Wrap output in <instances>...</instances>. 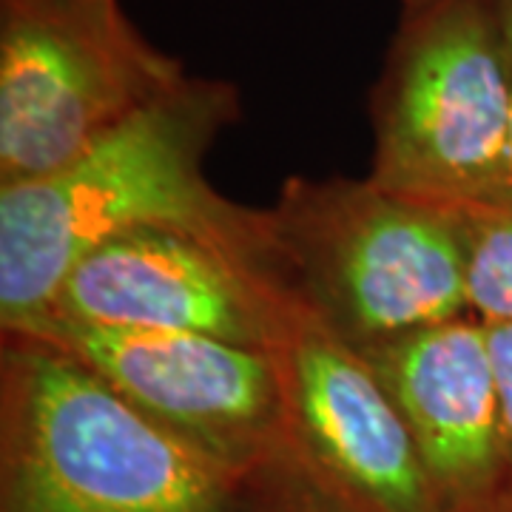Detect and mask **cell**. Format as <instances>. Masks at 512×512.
Returning <instances> with one entry per match:
<instances>
[{
	"label": "cell",
	"instance_id": "8",
	"mask_svg": "<svg viewBox=\"0 0 512 512\" xmlns=\"http://www.w3.org/2000/svg\"><path fill=\"white\" fill-rule=\"evenodd\" d=\"M254 234L256 211L237 242L174 225L123 231L74 262L46 316L109 328L205 333L265 348L268 328L245 262Z\"/></svg>",
	"mask_w": 512,
	"mask_h": 512
},
{
	"label": "cell",
	"instance_id": "2",
	"mask_svg": "<svg viewBox=\"0 0 512 512\" xmlns=\"http://www.w3.org/2000/svg\"><path fill=\"white\" fill-rule=\"evenodd\" d=\"M254 470L165 430L55 345L3 333L0 512H251Z\"/></svg>",
	"mask_w": 512,
	"mask_h": 512
},
{
	"label": "cell",
	"instance_id": "6",
	"mask_svg": "<svg viewBox=\"0 0 512 512\" xmlns=\"http://www.w3.org/2000/svg\"><path fill=\"white\" fill-rule=\"evenodd\" d=\"M282 390L285 444L350 512H439L399 407L359 350L293 288L259 234L245 251Z\"/></svg>",
	"mask_w": 512,
	"mask_h": 512
},
{
	"label": "cell",
	"instance_id": "7",
	"mask_svg": "<svg viewBox=\"0 0 512 512\" xmlns=\"http://www.w3.org/2000/svg\"><path fill=\"white\" fill-rule=\"evenodd\" d=\"M23 333L74 356L131 407L231 467L254 470L285 447L282 390L265 348L63 316Z\"/></svg>",
	"mask_w": 512,
	"mask_h": 512
},
{
	"label": "cell",
	"instance_id": "5",
	"mask_svg": "<svg viewBox=\"0 0 512 512\" xmlns=\"http://www.w3.org/2000/svg\"><path fill=\"white\" fill-rule=\"evenodd\" d=\"M185 77L120 0H0V185L72 163Z\"/></svg>",
	"mask_w": 512,
	"mask_h": 512
},
{
	"label": "cell",
	"instance_id": "1",
	"mask_svg": "<svg viewBox=\"0 0 512 512\" xmlns=\"http://www.w3.org/2000/svg\"><path fill=\"white\" fill-rule=\"evenodd\" d=\"M237 117V86L188 74L72 163L0 185L3 333L46 319L74 262L123 231L174 225L237 242L254 211L222 200L202 171L211 143Z\"/></svg>",
	"mask_w": 512,
	"mask_h": 512
},
{
	"label": "cell",
	"instance_id": "14",
	"mask_svg": "<svg viewBox=\"0 0 512 512\" xmlns=\"http://www.w3.org/2000/svg\"><path fill=\"white\" fill-rule=\"evenodd\" d=\"M495 512H512V484H510V490L504 493V498L498 501V507H495Z\"/></svg>",
	"mask_w": 512,
	"mask_h": 512
},
{
	"label": "cell",
	"instance_id": "13",
	"mask_svg": "<svg viewBox=\"0 0 512 512\" xmlns=\"http://www.w3.org/2000/svg\"><path fill=\"white\" fill-rule=\"evenodd\" d=\"M495 20L504 40V57H507V77H510V160H512V0H490Z\"/></svg>",
	"mask_w": 512,
	"mask_h": 512
},
{
	"label": "cell",
	"instance_id": "10",
	"mask_svg": "<svg viewBox=\"0 0 512 512\" xmlns=\"http://www.w3.org/2000/svg\"><path fill=\"white\" fill-rule=\"evenodd\" d=\"M456 222L467 311L484 325H512V200L450 208Z\"/></svg>",
	"mask_w": 512,
	"mask_h": 512
},
{
	"label": "cell",
	"instance_id": "3",
	"mask_svg": "<svg viewBox=\"0 0 512 512\" xmlns=\"http://www.w3.org/2000/svg\"><path fill=\"white\" fill-rule=\"evenodd\" d=\"M367 180L444 208L512 200L510 77L490 0H399Z\"/></svg>",
	"mask_w": 512,
	"mask_h": 512
},
{
	"label": "cell",
	"instance_id": "4",
	"mask_svg": "<svg viewBox=\"0 0 512 512\" xmlns=\"http://www.w3.org/2000/svg\"><path fill=\"white\" fill-rule=\"evenodd\" d=\"M259 214L282 274L353 348L470 313L461 242L444 205L367 177H293Z\"/></svg>",
	"mask_w": 512,
	"mask_h": 512
},
{
	"label": "cell",
	"instance_id": "12",
	"mask_svg": "<svg viewBox=\"0 0 512 512\" xmlns=\"http://www.w3.org/2000/svg\"><path fill=\"white\" fill-rule=\"evenodd\" d=\"M487 333V350L493 362L495 390H498V407H501V430L512 467V325H484Z\"/></svg>",
	"mask_w": 512,
	"mask_h": 512
},
{
	"label": "cell",
	"instance_id": "11",
	"mask_svg": "<svg viewBox=\"0 0 512 512\" xmlns=\"http://www.w3.org/2000/svg\"><path fill=\"white\" fill-rule=\"evenodd\" d=\"M251 512H350L296 461L288 444L262 461L251 481Z\"/></svg>",
	"mask_w": 512,
	"mask_h": 512
},
{
	"label": "cell",
	"instance_id": "9",
	"mask_svg": "<svg viewBox=\"0 0 512 512\" xmlns=\"http://www.w3.org/2000/svg\"><path fill=\"white\" fill-rule=\"evenodd\" d=\"M356 350L399 407L439 512H495L512 467L484 322L464 313Z\"/></svg>",
	"mask_w": 512,
	"mask_h": 512
}]
</instances>
